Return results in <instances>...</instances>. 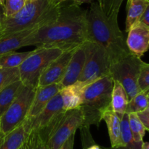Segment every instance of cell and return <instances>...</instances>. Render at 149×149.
Segmentation results:
<instances>
[{"mask_svg": "<svg viewBox=\"0 0 149 149\" xmlns=\"http://www.w3.org/2000/svg\"><path fill=\"white\" fill-rule=\"evenodd\" d=\"M87 39V10L73 2L61 4L57 17L32 32L25 39L24 47L58 48L65 51L75 49Z\"/></svg>", "mask_w": 149, "mask_h": 149, "instance_id": "6da1fadb", "label": "cell"}, {"mask_svg": "<svg viewBox=\"0 0 149 149\" xmlns=\"http://www.w3.org/2000/svg\"><path fill=\"white\" fill-rule=\"evenodd\" d=\"M117 18L106 15L98 3L95 1L87 10V41L103 48L111 64L130 53Z\"/></svg>", "mask_w": 149, "mask_h": 149, "instance_id": "7a4b0ae2", "label": "cell"}, {"mask_svg": "<svg viewBox=\"0 0 149 149\" xmlns=\"http://www.w3.org/2000/svg\"><path fill=\"white\" fill-rule=\"evenodd\" d=\"M61 4L58 0H31L10 17L4 16L1 35L41 27L58 15Z\"/></svg>", "mask_w": 149, "mask_h": 149, "instance_id": "3957f363", "label": "cell"}, {"mask_svg": "<svg viewBox=\"0 0 149 149\" xmlns=\"http://www.w3.org/2000/svg\"><path fill=\"white\" fill-rule=\"evenodd\" d=\"M113 85V78L109 74L82 87L81 104L79 106L84 116L82 125H100L103 112L111 108Z\"/></svg>", "mask_w": 149, "mask_h": 149, "instance_id": "277c9868", "label": "cell"}, {"mask_svg": "<svg viewBox=\"0 0 149 149\" xmlns=\"http://www.w3.org/2000/svg\"><path fill=\"white\" fill-rule=\"evenodd\" d=\"M63 51L58 48L37 47L17 67L20 80L24 86L36 88L41 74L48 65Z\"/></svg>", "mask_w": 149, "mask_h": 149, "instance_id": "5b68a950", "label": "cell"}, {"mask_svg": "<svg viewBox=\"0 0 149 149\" xmlns=\"http://www.w3.org/2000/svg\"><path fill=\"white\" fill-rule=\"evenodd\" d=\"M36 88L24 86L7 110L0 117V137L7 134L23 124L27 117Z\"/></svg>", "mask_w": 149, "mask_h": 149, "instance_id": "8992f818", "label": "cell"}, {"mask_svg": "<svg viewBox=\"0 0 149 149\" xmlns=\"http://www.w3.org/2000/svg\"><path fill=\"white\" fill-rule=\"evenodd\" d=\"M143 63L141 57L130 53L111 64V76L113 80H117L122 84L127 93L129 101L141 91L138 86V77Z\"/></svg>", "mask_w": 149, "mask_h": 149, "instance_id": "52a82bcc", "label": "cell"}, {"mask_svg": "<svg viewBox=\"0 0 149 149\" xmlns=\"http://www.w3.org/2000/svg\"><path fill=\"white\" fill-rule=\"evenodd\" d=\"M84 45L86 51L85 63L77 81L83 87L110 74L111 64L106 51L97 44L91 41H86Z\"/></svg>", "mask_w": 149, "mask_h": 149, "instance_id": "ba28073f", "label": "cell"}, {"mask_svg": "<svg viewBox=\"0 0 149 149\" xmlns=\"http://www.w3.org/2000/svg\"><path fill=\"white\" fill-rule=\"evenodd\" d=\"M83 123L84 116L80 108L65 110L48 137V149H59L71 136L75 134Z\"/></svg>", "mask_w": 149, "mask_h": 149, "instance_id": "9c48e42d", "label": "cell"}, {"mask_svg": "<svg viewBox=\"0 0 149 149\" xmlns=\"http://www.w3.org/2000/svg\"><path fill=\"white\" fill-rule=\"evenodd\" d=\"M74 50L63 51L59 57L52 61L47 67L39 77L37 87L61 82L65 74Z\"/></svg>", "mask_w": 149, "mask_h": 149, "instance_id": "30bf717a", "label": "cell"}, {"mask_svg": "<svg viewBox=\"0 0 149 149\" xmlns=\"http://www.w3.org/2000/svg\"><path fill=\"white\" fill-rule=\"evenodd\" d=\"M127 46L131 53L141 57L148 51L149 47V27L136 23L127 32Z\"/></svg>", "mask_w": 149, "mask_h": 149, "instance_id": "8fae6325", "label": "cell"}, {"mask_svg": "<svg viewBox=\"0 0 149 149\" xmlns=\"http://www.w3.org/2000/svg\"><path fill=\"white\" fill-rule=\"evenodd\" d=\"M84 43L76 48L73 51L65 74L60 82L63 87L72 85L78 81L82 72L86 59V51Z\"/></svg>", "mask_w": 149, "mask_h": 149, "instance_id": "7c38bea8", "label": "cell"}, {"mask_svg": "<svg viewBox=\"0 0 149 149\" xmlns=\"http://www.w3.org/2000/svg\"><path fill=\"white\" fill-rule=\"evenodd\" d=\"M62 88V85L60 83L36 87V93L26 120H31L36 117L47 104L61 91Z\"/></svg>", "mask_w": 149, "mask_h": 149, "instance_id": "4fadbf2b", "label": "cell"}, {"mask_svg": "<svg viewBox=\"0 0 149 149\" xmlns=\"http://www.w3.org/2000/svg\"><path fill=\"white\" fill-rule=\"evenodd\" d=\"M102 120L106 122L110 137L111 145L113 148L124 147L121 135V116L109 108L105 111Z\"/></svg>", "mask_w": 149, "mask_h": 149, "instance_id": "5bb4252c", "label": "cell"}, {"mask_svg": "<svg viewBox=\"0 0 149 149\" xmlns=\"http://www.w3.org/2000/svg\"><path fill=\"white\" fill-rule=\"evenodd\" d=\"M38 28L0 36V57L24 47L26 38Z\"/></svg>", "mask_w": 149, "mask_h": 149, "instance_id": "9a60e30c", "label": "cell"}, {"mask_svg": "<svg viewBox=\"0 0 149 149\" xmlns=\"http://www.w3.org/2000/svg\"><path fill=\"white\" fill-rule=\"evenodd\" d=\"M83 86L79 82L63 87L60 91L64 110H70L79 108L81 104V89Z\"/></svg>", "mask_w": 149, "mask_h": 149, "instance_id": "2e32d148", "label": "cell"}, {"mask_svg": "<svg viewBox=\"0 0 149 149\" xmlns=\"http://www.w3.org/2000/svg\"><path fill=\"white\" fill-rule=\"evenodd\" d=\"M29 131L24 122L4 136L0 141V149H20Z\"/></svg>", "mask_w": 149, "mask_h": 149, "instance_id": "e0dca14e", "label": "cell"}, {"mask_svg": "<svg viewBox=\"0 0 149 149\" xmlns=\"http://www.w3.org/2000/svg\"><path fill=\"white\" fill-rule=\"evenodd\" d=\"M23 86V82L19 79L12 82L0 90V117L13 103Z\"/></svg>", "mask_w": 149, "mask_h": 149, "instance_id": "ac0fdd59", "label": "cell"}, {"mask_svg": "<svg viewBox=\"0 0 149 149\" xmlns=\"http://www.w3.org/2000/svg\"><path fill=\"white\" fill-rule=\"evenodd\" d=\"M129 99L127 93L120 83L117 80H113V89L111 92V106L112 110L122 116L126 112Z\"/></svg>", "mask_w": 149, "mask_h": 149, "instance_id": "d6986e66", "label": "cell"}, {"mask_svg": "<svg viewBox=\"0 0 149 149\" xmlns=\"http://www.w3.org/2000/svg\"><path fill=\"white\" fill-rule=\"evenodd\" d=\"M149 6L148 0H127L125 28L127 32L131 26L139 21L141 15Z\"/></svg>", "mask_w": 149, "mask_h": 149, "instance_id": "ffe728a7", "label": "cell"}, {"mask_svg": "<svg viewBox=\"0 0 149 149\" xmlns=\"http://www.w3.org/2000/svg\"><path fill=\"white\" fill-rule=\"evenodd\" d=\"M32 53V51L26 52H11L0 57V68H17Z\"/></svg>", "mask_w": 149, "mask_h": 149, "instance_id": "44dd1931", "label": "cell"}, {"mask_svg": "<svg viewBox=\"0 0 149 149\" xmlns=\"http://www.w3.org/2000/svg\"><path fill=\"white\" fill-rule=\"evenodd\" d=\"M149 91H141L137 93L128 102L126 108V112H136L142 111L149 107L148 102Z\"/></svg>", "mask_w": 149, "mask_h": 149, "instance_id": "7402d4cb", "label": "cell"}, {"mask_svg": "<svg viewBox=\"0 0 149 149\" xmlns=\"http://www.w3.org/2000/svg\"><path fill=\"white\" fill-rule=\"evenodd\" d=\"M21 149H48L47 142L41 137L37 130H30Z\"/></svg>", "mask_w": 149, "mask_h": 149, "instance_id": "603a6c76", "label": "cell"}, {"mask_svg": "<svg viewBox=\"0 0 149 149\" xmlns=\"http://www.w3.org/2000/svg\"><path fill=\"white\" fill-rule=\"evenodd\" d=\"M128 117H129L130 127L132 131L134 141L135 143H142L146 131L145 127L143 125L136 114L134 112L128 113Z\"/></svg>", "mask_w": 149, "mask_h": 149, "instance_id": "cb8c5ba5", "label": "cell"}, {"mask_svg": "<svg viewBox=\"0 0 149 149\" xmlns=\"http://www.w3.org/2000/svg\"><path fill=\"white\" fill-rule=\"evenodd\" d=\"M124 0H98L99 6L108 17H118Z\"/></svg>", "mask_w": 149, "mask_h": 149, "instance_id": "d4e9b609", "label": "cell"}, {"mask_svg": "<svg viewBox=\"0 0 149 149\" xmlns=\"http://www.w3.org/2000/svg\"><path fill=\"white\" fill-rule=\"evenodd\" d=\"M18 69L0 68V90L12 82L19 80Z\"/></svg>", "mask_w": 149, "mask_h": 149, "instance_id": "484cf974", "label": "cell"}, {"mask_svg": "<svg viewBox=\"0 0 149 149\" xmlns=\"http://www.w3.org/2000/svg\"><path fill=\"white\" fill-rule=\"evenodd\" d=\"M26 4L25 0H5L4 4V15L10 17L20 11Z\"/></svg>", "mask_w": 149, "mask_h": 149, "instance_id": "4316f807", "label": "cell"}, {"mask_svg": "<svg viewBox=\"0 0 149 149\" xmlns=\"http://www.w3.org/2000/svg\"><path fill=\"white\" fill-rule=\"evenodd\" d=\"M138 86L140 91H149V65L144 62L138 77Z\"/></svg>", "mask_w": 149, "mask_h": 149, "instance_id": "83f0119b", "label": "cell"}, {"mask_svg": "<svg viewBox=\"0 0 149 149\" xmlns=\"http://www.w3.org/2000/svg\"><path fill=\"white\" fill-rule=\"evenodd\" d=\"M139 118L140 121L143 124V125L145 127L146 131L149 130V107L146 108L145 110L142 111H139V112L135 113Z\"/></svg>", "mask_w": 149, "mask_h": 149, "instance_id": "f1b7e54d", "label": "cell"}, {"mask_svg": "<svg viewBox=\"0 0 149 149\" xmlns=\"http://www.w3.org/2000/svg\"><path fill=\"white\" fill-rule=\"evenodd\" d=\"M138 22L149 27V6L146 9Z\"/></svg>", "mask_w": 149, "mask_h": 149, "instance_id": "f546056e", "label": "cell"}, {"mask_svg": "<svg viewBox=\"0 0 149 149\" xmlns=\"http://www.w3.org/2000/svg\"><path fill=\"white\" fill-rule=\"evenodd\" d=\"M74 136H75V134H73L72 136H71L59 149H74Z\"/></svg>", "mask_w": 149, "mask_h": 149, "instance_id": "4dcf8cb0", "label": "cell"}, {"mask_svg": "<svg viewBox=\"0 0 149 149\" xmlns=\"http://www.w3.org/2000/svg\"><path fill=\"white\" fill-rule=\"evenodd\" d=\"M74 3L78 4V5H81V4L84 3H92L95 1V0H71ZM98 1V0H97Z\"/></svg>", "mask_w": 149, "mask_h": 149, "instance_id": "1f68e13d", "label": "cell"}, {"mask_svg": "<svg viewBox=\"0 0 149 149\" xmlns=\"http://www.w3.org/2000/svg\"><path fill=\"white\" fill-rule=\"evenodd\" d=\"M84 149H103V148L100 147V146L98 145L95 144V143H93V144L87 146V147L85 148Z\"/></svg>", "mask_w": 149, "mask_h": 149, "instance_id": "d6a6232c", "label": "cell"}, {"mask_svg": "<svg viewBox=\"0 0 149 149\" xmlns=\"http://www.w3.org/2000/svg\"><path fill=\"white\" fill-rule=\"evenodd\" d=\"M141 149H149V143L148 142H142L141 145Z\"/></svg>", "mask_w": 149, "mask_h": 149, "instance_id": "836d02e7", "label": "cell"}, {"mask_svg": "<svg viewBox=\"0 0 149 149\" xmlns=\"http://www.w3.org/2000/svg\"><path fill=\"white\" fill-rule=\"evenodd\" d=\"M4 16V15H0V34L1 32V28H2V19Z\"/></svg>", "mask_w": 149, "mask_h": 149, "instance_id": "e575fe53", "label": "cell"}, {"mask_svg": "<svg viewBox=\"0 0 149 149\" xmlns=\"http://www.w3.org/2000/svg\"><path fill=\"white\" fill-rule=\"evenodd\" d=\"M0 15H4V6L0 3Z\"/></svg>", "mask_w": 149, "mask_h": 149, "instance_id": "d590c367", "label": "cell"}, {"mask_svg": "<svg viewBox=\"0 0 149 149\" xmlns=\"http://www.w3.org/2000/svg\"><path fill=\"white\" fill-rule=\"evenodd\" d=\"M66 1H68V0H58V3H60V4H63V3H64Z\"/></svg>", "mask_w": 149, "mask_h": 149, "instance_id": "8d00e7d4", "label": "cell"}, {"mask_svg": "<svg viewBox=\"0 0 149 149\" xmlns=\"http://www.w3.org/2000/svg\"><path fill=\"white\" fill-rule=\"evenodd\" d=\"M4 1H5V0H0V3H1L3 6H4Z\"/></svg>", "mask_w": 149, "mask_h": 149, "instance_id": "74e56055", "label": "cell"}, {"mask_svg": "<svg viewBox=\"0 0 149 149\" xmlns=\"http://www.w3.org/2000/svg\"><path fill=\"white\" fill-rule=\"evenodd\" d=\"M118 149H128V148H127L125 147H122V148H118Z\"/></svg>", "mask_w": 149, "mask_h": 149, "instance_id": "f35d334b", "label": "cell"}, {"mask_svg": "<svg viewBox=\"0 0 149 149\" xmlns=\"http://www.w3.org/2000/svg\"><path fill=\"white\" fill-rule=\"evenodd\" d=\"M103 149H118V148H103Z\"/></svg>", "mask_w": 149, "mask_h": 149, "instance_id": "ab89813d", "label": "cell"}, {"mask_svg": "<svg viewBox=\"0 0 149 149\" xmlns=\"http://www.w3.org/2000/svg\"><path fill=\"white\" fill-rule=\"evenodd\" d=\"M31 1V0H25V1H26V2H27V1Z\"/></svg>", "mask_w": 149, "mask_h": 149, "instance_id": "60d3db41", "label": "cell"}, {"mask_svg": "<svg viewBox=\"0 0 149 149\" xmlns=\"http://www.w3.org/2000/svg\"><path fill=\"white\" fill-rule=\"evenodd\" d=\"M20 149H21V148H20Z\"/></svg>", "mask_w": 149, "mask_h": 149, "instance_id": "b9f144b4", "label": "cell"}]
</instances>
